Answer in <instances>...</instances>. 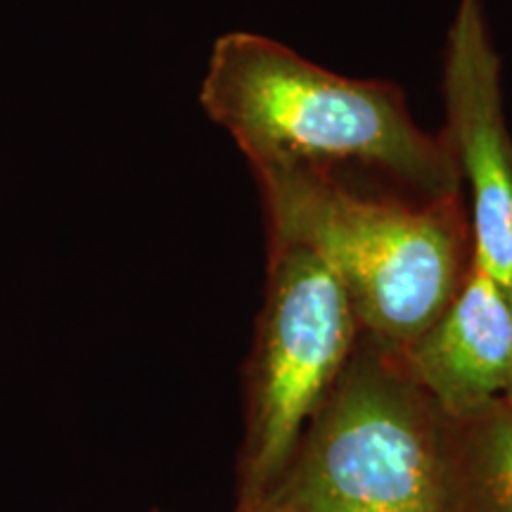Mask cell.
Returning a JSON list of instances; mask_svg holds the SVG:
<instances>
[{"mask_svg":"<svg viewBox=\"0 0 512 512\" xmlns=\"http://www.w3.org/2000/svg\"><path fill=\"white\" fill-rule=\"evenodd\" d=\"M200 102L249 166L280 162L335 171L358 164L418 200L463 195L451 140L415 124L399 86L330 72L273 38L223 34L211 48Z\"/></svg>","mask_w":512,"mask_h":512,"instance_id":"obj_1","label":"cell"},{"mask_svg":"<svg viewBox=\"0 0 512 512\" xmlns=\"http://www.w3.org/2000/svg\"><path fill=\"white\" fill-rule=\"evenodd\" d=\"M268 240L311 249L337 275L361 332L406 347L453 302L472 261L463 195L408 202L363 195L311 164L252 166Z\"/></svg>","mask_w":512,"mask_h":512,"instance_id":"obj_2","label":"cell"},{"mask_svg":"<svg viewBox=\"0 0 512 512\" xmlns=\"http://www.w3.org/2000/svg\"><path fill=\"white\" fill-rule=\"evenodd\" d=\"M233 512H446L441 411L361 332L283 472Z\"/></svg>","mask_w":512,"mask_h":512,"instance_id":"obj_3","label":"cell"},{"mask_svg":"<svg viewBox=\"0 0 512 512\" xmlns=\"http://www.w3.org/2000/svg\"><path fill=\"white\" fill-rule=\"evenodd\" d=\"M361 325L332 268L302 245L268 240L266 290L242 373L235 508L266 494L339 375Z\"/></svg>","mask_w":512,"mask_h":512,"instance_id":"obj_4","label":"cell"},{"mask_svg":"<svg viewBox=\"0 0 512 512\" xmlns=\"http://www.w3.org/2000/svg\"><path fill=\"white\" fill-rule=\"evenodd\" d=\"M446 128L470 190L472 259L512 285V140L503 112L501 55L484 0H460L444 48Z\"/></svg>","mask_w":512,"mask_h":512,"instance_id":"obj_5","label":"cell"},{"mask_svg":"<svg viewBox=\"0 0 512 512\" xmlns=\"http://www.w3.org/2000/svg\"><path fill=\"white\" fill-rule=\"evenodd\" d=\"M444 415L475 413L512 389V302L475 259L453 302L425 332L394 349Z\"/></svg>","mask_w":512,"mask_h":512,"instance_id":"obj_6","label":"cell"},{"mask_svg":"<svg viewBox=\"0 0 512 512\" xmlns=\"http://www.w3.org/2000/svg\"><path fill=\"white\" fill-rule=\"evenodd\" d=\"M446 512H512V403L441 413Z\"/></svg>","mask_w":512,"mask_h":512,"instance_id":"obj_7","label":"cell"},{"mask_svg":"<svg viewBox=\"0 0 512 512\" xmlns=\"http://www.w3.org/2000/svg\"><path fill=\"white\" fill-rule=\"evenodd\" d=\"M508 294H510V302H512V285H510V290H508ZM505 401H510L512 403V389H510V394L505 396Z\"/></svg>","mask_w":512,"mask_h":512,"instance_id":"obj_8","label":"cell"},{"mask_svg":"<svg viewBox=\"0 0 512 512\" xmlns=\"http://www.w3.org/2000/svg\"><path fill=\"white\" fill-rule=\"evenodd\" d=\"M147 512H166V510H162V508H152V510H147Z\"/></svg>","mask_w":512,"mask_h":512,"instance_id":"obj_9","label":"cell"}]
</instances>
